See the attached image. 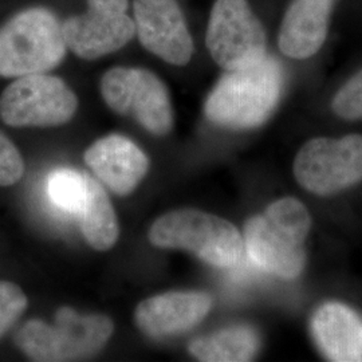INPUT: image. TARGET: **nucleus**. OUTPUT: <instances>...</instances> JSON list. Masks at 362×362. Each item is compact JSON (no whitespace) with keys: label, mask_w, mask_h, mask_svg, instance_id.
Listing matches in <instances>:
<instances>
[{"label":"nucleus","mask_w":362,"mask_h":362,"mask_svg":"<svg viewBox=\"0 0 362 362\" xmlns=\"http://www.w3.org/2000/svg\"><path fill=\"white\" fill-rule=\"evenodd\" d=\"M284 86L282 67L272 57L257 65L230 70L209 93L208 119L228 129H252L269 119Z\"/></svg>","instance_id":"obj_1"},{"label":"nucleus","mask_w":362,"mask_h":362,"mask_svg":"<svg viewBox=\"0 0 362 362\" xmlns=\"http://www.w3.org/2000/svg\"><path fill=\"white\" fill-rule=\"evenodd\" d=\"M310 215L294 197L270 204L245 227V251L263 272L294 279L306 262L305 240L310 231Z\"/></svg>","instance_id":"obj_2"},{"label":"nucleus","mask_w":362,"mask_h":362,"mask_svg":"<svg viewBox=\"0 0 362 362\" xmlns=\"http://www.w3.org/2000/svg\"><path fill=\"white\" fill-rule=\"evenodd\" d=\"M62 23L52 10L30 7L0 27V77L47 73L65 59Z\"/></svg>","instance_id":"obj_3"},{"label":"nucleus","mask_w":362,"mask_h":362,"mask_svg":"<svg viewBox=\"0 0 362 362\" xmlns=\"http://www.w3.org/2000/svg\"><path fill=\"white\" fill-rule=\"evenodd\" d=\"M113 332V321L106 315H82L71 308H61L54 325L40 320L23 325L15 344L33 361H78L101 351Z\"/></svg>","instance_id":"obj_4"},{"label":"nucleus","mask_w":362,"mask_h":362,"mask_svg":"<svg viewBox=\"0 0 362 362\" xmlns=\"http://www.w3.org/2000/svg\"><path fill=\"white\" fill-rule=\"evenodd\" d=\"M148 238L155 247L189 251L219 269L236 267L245 257V242L238 228L223 218L197 209H176L160 216Z\"/></svg>","instance_id":"obj_5"},{"label":"nucleus","mask_w":362,"mask_h":362,"mask_svg":"<svg viewBox=\"0 0 362 362\" xmlns=\"http://www.w3.org/2000/svg\"><path fill=\"white\" fill-rule=\"evenodd\" d=\"M105 104L121 116L133 117L155 136H167L175 115L165 83L141 67H113L101 78Z\"/></svg>","instance_id":"obj_6"},{"label":"nucleus","mask_w":362,"mask_h":362,"mask_svg":"<svg viewBox=\"0 0 362 362\" xmlns=\"http://www.w3.org/2000/svg\"><path fill=\"white\" fill-rule=\"evenodd\" d=\"M78 98L64 79L46 73L16 78L0 95V118L13 128H52L67 124Z\"/></svg>","instance_id":"obj_7"},{"label":"nucleus","mask_w":362,"mask_h":362,"mask_svg":"<svg viewBox=\"0 0 362 362\" xmlns=\"http://www.w3.org/2000/svg\"><path fill=\"white\" fill-rule=\"evenodd\" d=\"M206 45L226 71L257 65L267 54L264 27L247 0H216L208 22Z\"/></svg>","instance_id":"obj_8"},{"label":"nucleus","mask_w":362,"mask_h":362,"mask_svg":"<svg viewBox=\"0 0 362 362\" xmlns=\"http://www.w3.org/2000/svg\"><path fill=\"white\" fill-rule=\"evenodd\" d=\"M298 182L311 194H330L362 180V136L313 139L298 152Z\"/></svg>","instance_id":"obj_9"},{"label":"nucleus","mask_w":362,"mask_h":362,"mask_svg":"<svg viewBox=\"0 0 362 362\" xmlns=\"http://www.w3.org/2000/svg\"><path fill=\"white\" fill-rule=\"evenodd\" d=\"M129 0H88V10L62 22L67 50L94 61L127 46L136 35Z\"/></svg>","instance_id":"obj_10"},{"label":"nucleus","mask_w":362,"mask_h":362,"mask_svg":"<svg viewBox=\"0 0 362 362\" xmlns=\"http://www.w3.org/2000/svg\"><path fill=\"white\" fill-rule=\"evenodd\" d=\"M136 35L144 49L170 65H187L194 39L177 0H134Z\"/></svg>","instance_id":"obj_11"},{"label":"nucleus","mask_w":362,"mask_h":362,"mask_svg":"<svg viewBox=\"0 0 362 362\" xmlns=\"http://www.w3.org/2000/svg\"><path fill=\"white\" fill-rule=\"evenodd\" d=\"M212 298L200 291H170L143 300L134 313L139 329L153 338L179 336L200 324Z\"/></svg>","instance_id":"obj_12"},{"label":"nucleus","mask_w":362,"mask_h":362,"mask_svg":"<svg viewBox=\"0 0 362 362\" xmlns=\"http://www.w3.org/2000/svg\"><path fill=\"white\" fill-rule=\"evenodd\" d=\"M83 158L94 175L118 196L132 194L149 169L148 156L121 134H109L97 140Z\"/></svg>","instance_id":"obj_13"},{"label":"nucleus","mask_w":362,"mask_h":362,"mask_svg":"<svg viewBox=\"0 0 362 362\" xmlns=\"http://www.w3.org/2000/svg\"><path fill=\"white\" fill-rule=\"evenodd\" d=\"M334 1L294 0L279 30L281 52L293 59H306L320 52L327 37Z\"/></svg>","instance_id":"obj_14"},{"label":"nucleus","mask_w":362,"mask_h":362,"mask_svg":"<svg viewBox=\"0 0 362 362\" xmlns=\"http://www.w3.org/2000/svg\"><path fill=\"white\" fill-rule=\"evenodd\" d=\"M311 333L327 360L362 362V318L348 306L322 305L313 315Z\"/></svg>","instance_id":"obj_15"},{"label":"nucleus","mask_w":362,"mask_h":362,"mask_svg":"<svg viewBox=\"0 0 362 362\" xmlns=\"http://www.w3.org/2000/svg\"><path fill=\"white\" fill-rule=\"evenodd\" d=\"M260 339L254 327L236 325L194 339L188 349L197 360L206 362L251 361L258 353Z\"/></svg>","instance_id":"obj_16"},{"label":"nucleus","mask_w":362,"mask_h":362,"mask_svg":"<svg viewBox=\"0 0 362 362\" xmlns=\"http://www.w3.org/2000/svg\"><path fill=\"white\" fill-rule=\"evenodd\" d=\"M85 204L78 214L81 231L89 246L97 251H107L117 243L119 226L115 208L104 187L88 175Z\"/></svg>","instance_id":"obj_17"},{"label":"nucleus","mask_w":362,"mask_h":362,"mask_svg":"<svg viewBox=\"0 0 362 362\" xmlns=\"http://www.w3.org/2000/svg\"><path fill=\"white\" fill-rule=\"evenodd\" d=\"M88 173L76 169L59 168L47 177L46 191L52 204L64 212L77 215L85 204Z\"/></svg>","instance_id":"obj_18"},{"label":"nucleus","mask_w":362,"mask_h":362,"mask_svg":"<svg viewBox=\"0 0 362 362\" xmlns=\"http://www.w3.org/2000/svg\"><path fill=\"white\" fill-rule=\"evenodd\" d=\"M27 306L28 299L19 286L0 281V338L18 322Z\"/></svg>","instance_id":"obj_19"},{"label":"nucleus","mask_w":362,"mask_h":362,"mask_svg":"<svg viewBox=\"0 0 362 362\" xmlns=\"http://www.w3.org/2000/svg\"><path fill=\"white\" fill-rule=\"evenodd\" d=\"M332 109L344 119H362V70L338 90Z\"/></svg>","instance_id":"obj_20"},{"label":"nucleus","mask_w":362,"mask_h":362,"mask_svg":"<svg viewBox=\"0 0 362 362\" xmlns=\"http://www.w3.org/2000/svg\"><path fill=\"white\" fill-rule=\"evenodd\" d=\"M25 175V161L13 141L0 132V187H11Z\"/></svg>","instance_id":"obj_21"}]
</instances>
